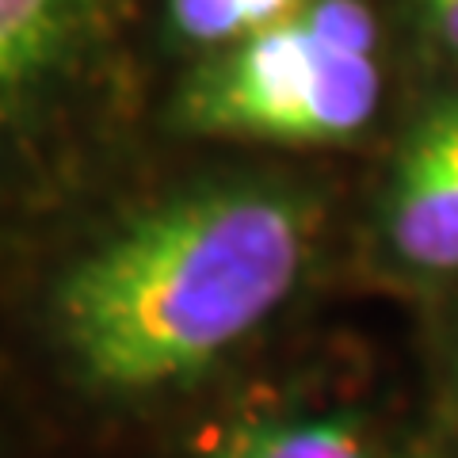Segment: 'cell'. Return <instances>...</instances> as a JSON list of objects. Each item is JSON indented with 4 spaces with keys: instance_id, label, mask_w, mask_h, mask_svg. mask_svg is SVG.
I'll return each instance as SVG.
<instances>
[{
    "instance_id": "1",
    "label": "cell",
    "mask_w": 458,
    "mask_h": 458,
    "mask_svg": "<svg viewBox=\"0 0 458 458\" xmlns=\"http://www.w3.org/2000/svg\"><path fill=\"white\" fill-rule=\"evenodd\" d=\"M313 210L264 183H218L134 214L62 271L57 348L107 394L203 375L249 340L302 279Z\"/></svg>"
},
{
    "instance_id": "3",
    "label": "cell",
    "mask_w": 458,
    "mask_h": 458,
    "mask_svg": "<svg viewBox=\"0 0 458 458\" xmlns=\"http://www.w3.org/2000/svg\"><path fill=\"white\" fill-rule=\"evenodd\" d=\"M386 241L412 271H458V96L436 99L401 146L386 195Z\"/></svg>"
},
{
    "instance_id": "7",
    "label": "cell",
    "mask_w": 458,
    "mask_h": 458,
    "mask_svg": "<svg viewBox=\"0 0 458 458\" xmlns=\"http://www.w3.org/2000/svg\"><path fill=\"white\" fill-rule=\"evenodd\" d=\"M420 12L443 47L458 54V0H420Z\"/></svg>"
},
{
    "instance_id": "4",
    "label": "cell",
    "mask_w": 458,
    "mask_h": 458,
    "mask_svg": "<svg viewBox=\"0 0 458 458\" xmlns=\"http://www.w3.org/2000/svg\"><path fill=\"white\" fill-rule=\"evenodd\" d=\"M119 4L123 0H0V99L8 123L89 62Z\"/></svg>"
},
{
    "instance_id": "5",
    "label": "cell",
    "mask_w": 458,
    "mask_h": 458,
    "mask_svg": "<svg viewBox=\"0 0 458 458\" xmlns=\"http://www.w3.org/2000/svg\"><path fill=\"white\" fill-rule=\"evenodd\" d=\"M207 458H370L352 417H283L241 428Z\"/></svg>"
},
{
    "instance_id": "2",
    "label": "cell",
    "mask_w": 458,
    "mask_h": 458,
    "mask_svg": "<svg viewBox=\"0 0 458 458\" xmlns=\"http://www.w3.org/2000/svg\"><path fill=\"white\" fill-rule=\"evenodd\" d=\"M382 104L378 23L367 0H306L210 54L172 107L180 131L279 146H344Z\"/></svg>"
},
{
    "instance_id": "6",
    "label": "cell",
    "mask_w": 458,
    "mask_h": 458,
    "mask_svg": "<svg viewBox=\"0 0 458 458\" xmlns=\"http://www.w3.org/2000/svg\"><path fill=\"white\" fill-rule=\"evenodd\" d=\"M302 4L306 0H168V27L183 47L218 54L294 16Z\"/></svg>"
}]
</instances>
